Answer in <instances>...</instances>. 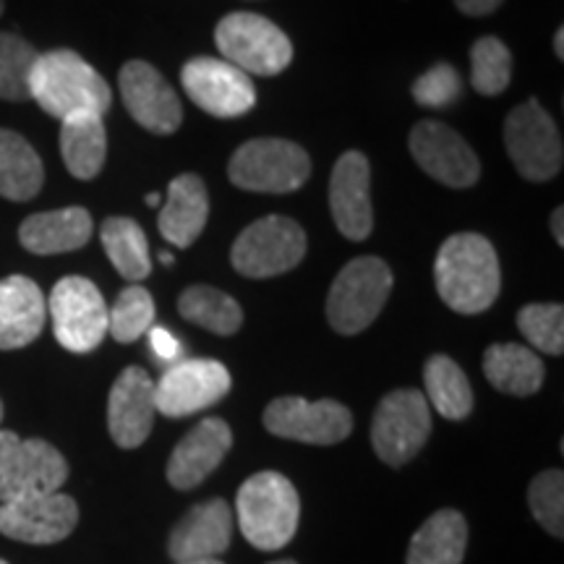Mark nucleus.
<instances>
[{"mask_svg": "<svg viewBox=\"0 0 564 564\" xmlns=\"http://www.w3.org/2000/svg\"><path fill=\"white\" fill-rule=\"evenodd\" d=\"M230 384V371L220 361L188 358L171 366L154 384V408L165 419H186L220 403Z\"/></svg>", "mask_w": 564, "mask_h": 564, "instance_id": "12", "label": "nucleus"}, {"mask_svg": "<svg viewBox=\"0 0 564 564\" xmlns=\"http://www.w3.org/2000/svg\"><path fill=\"white\" fill-rule=\"evenodd\" d=\"M528 507L539 525L556 539L564 535V476L562 470H544L528 486Z\"/></svg>", "mask_w": 564, "mask_h": 564, "instance_id": "36", "label": "nucleus"}, {"mask_svg": "<svg viewBox=\"0 0 564 564\" xmlns=\"http://www.w3.org/2000/svg\"><path fill=\"white\" fill-rule=\"evenodd\" d=\"M0 564H9V562H3V560H0Z\"/></svg>", "mask_w": 564, "mask_h": 564, "instance_id": "48", "label": "nucleus"}, {"mask_svg": "<svg viewBox=\"0 0 564 564\" xmlns=\"http://www.w3.org/2000/svg\"><path fill=\"white\" fill-rule=\"evenodd\" d=\"M147 204H150V207H160L162 196L160 194H147Z\"/></svg>", "mask_w": 564, "mask_h": 564, "instance_id": "42", "label": "nucleus"}, {"mask_svg": "<svg viewBox=\"0 0 564 564\" xmlns=\"http://www.w3.org/2000/svg\"><path fill=\"white\" fill-rule=\"evenodd\" d=\"M79 523V507L68 494H32L0 505V533L24 544H58Z\"/></svg>", "mask_w": 564, "mask_h": 564, "instance_id": "15", "label": "nucleus"}, {"mask_svg": "<svg viewBox=\"0 0 564 564\" xmlns=\"http://www.w3.org/2000/svg\"><path fill=\"white\" fill-rule=\"evenodd\" d=\"M160 262H162V264H173V253L162 251V253H160Z\"/></svg>", "mask_w": 564, "mask_h": 564, "instance_id": "44", "label": "nucleus"}, {"mask_svg": "<svg viewBox=\"0 0 564 564\" xmlns=\"http://www.w3.org/2000/svg\"><path fill=\"white\" fill-rule=\"evenodd\" d=\"M554 51H556V58L564 61V30L562 26L554 32Z\"/></svg>", "mask_w": 564, "mask_h": 564, "instance_id": "41", "label": "nucleus"}, {"mask_svg": "<svg viewBox=\"0 0 564 564\" xmlns=\"http://www.w3.org/2000/svg\"><path fill=\"white\" fill-rule=\"evenodd\" d=\"M562 223H564V209L556 207L554 215H552V232H554L556 243H560V246H564V225Z\"/></svg>", "mask_w": 564, "mask_h": 564, "instance_id": "40", "label": "nucleus"}, {"mask_svg": "<svg viewBox=\"0 0 564 564\" xmlns=\"http://www.w3.org/2000/svg\"><path fill=\"white\" fill-rule=\"evenodd\" d=\"M215 42L225 61L253 76H278L291 66L293 45L270 19L251 11H232L220 19Z\"/></svg>", "mask_w": 564, "mask_h": 564, "instance_id": "6", "label": "nucleus"}, {"mask_svg": "<svg viewBox=\"0 0 564 564\" xmlns=\"http://www.w3.org/2000/svg\"><path fill=\"white\" fill-rule=\"evenodd\" d=\"M228 175L243 192L291 194L308 181L312 160L288 139H251L232 152Z\"/></svg>", "mask_w": 564, "mask_h": 564, "instance_id": "5", "label": "nucleus"}, {"mask_svg": "<svg viewBox=\"0 0 564 564\" xmlns=\"http://www.w3.org/2000/svg\"><path fill=\"white\" fill-rule=\"evenodd\" d=\"M272 564H299L295 560H280V562H272Z\"/></svg>", "mask_w": 564, "mask_h": 564, "instance_id": "45", "label": "nucleus"}, {"mask_svg": "<svg viewBox=\"0 0 564 564\" xmlns=\"http://www.w3.org/2000/svg\"><path fill=\"white\" fill-rule=\"evenodd\" d=\"M61 154L68 173L91 181L108 158V131L100 116H76L61 121Z\"/></svg>", "mask_w": 564, "mask_h": 564, "instance_id": "28", "label": "nucleus"}, {"mask_svg": "<svg viewBox=\"0 0 564 564\" xmlns=\"http://www.w3.org/2000/svg\"><path fill=\"white\" fill-rule=\"evenodd\" d=\"M100 238L110 264L116 267L121 278L131 282H141L150 278V243H147L144 230H141L131 217H108V220L102 223Z\"/></svg>", "mask_w": 564, "mask_h": 564, "instance_id": "29", "label": "nucleus"}, {"mask_svg": "<svg viewBox=\"0 0 564 564\" xmlns=\"http://www.w3.org/2000/svg\"><path fill=\"white\" fill-rule=\"evenodd\" d=\"M505 147L525 181L544 183L562 171V139L554 118L539 100L518 105L505 121Z\"/></svg>", "mask_w": 564, "mask_h": 564, "instance_id": "10", "label": "nucleus"}, {"mask_svg": "<svg viewBox=\"0 0 564 564\" xmlns=\"http://www.w3.org/2000/svg\"><path fill=\"white\" fill-rule=\"evenodd\" d=\"M267 432L282 440L303 444H337L345 442L352 432V415L337 400H316L308 403L303 398H278L264 411Z\"/></svg>", "mask_w": 564, "mask_h": 564, "instance_id": "14", "label": "nucleus"}, {"mask_svg": "<svg viewBox=\"0 0 564 564\" xmlns=\"http://www.w3.org/2000/svg\"><path fill=\"white\" fill-rule=\"evenodd\" d=\"M154 415V382L139 366H129L110 387L108 398V432L112 442L123 449H137L152 434Z\"/></svg>", "mask_w": 564, "mask_h": 564, "instance_id": "18", "label": "nucleus"}, {"mask_svg": "<svg viewBox=\"0 0 564 564\" xmlns=\"http://www.w3.org/2000/svg\"><path fill=\"white\" fill-rule=\"evenodd\" d=\"M455 6L465 17H489L502 6V0H455Z\"/></svg>", "mask_w": 564, "mask_h": 564, "instance_id": "39", "label": "nucleus"}, {"mask_svg": "<svg viewBox=\"0 0 564 564\" xmlns=\"http://www.w3.org/2000/svg\"><path fill=\"white\" fill-rule=\"evenodd\" d=\"M45 183L40 154L21 133L0 129V196L11 202H30Z\"/></svg>", "mask_w": 564, "mask_h": 564, "instance_id": "27", "label": "nucleus"}, {"mask_svg": "<svg viewBox=\"0 0 564 564\" xmlns=\"http://www.w3.org/2000/svg\"><path fill=\"white\" fill-rule=\"evenodd\" d=\"M91 238V215L84 207L40 212L26 217L19 228V241L37 257L82 249Z\"/></svg>", "mask_w": 564, "mask_h": 564, "instance_id": "24", "label": "nucleus"}, {"mask_svg": "<svg viewBox=\"0 0 564 564\" xmlns=\"http://www.w3.org/2000/svg\"><path fill=\"white\" fill-rule=\"evenodd\" d=\"M306 257V232L291 217L270 215L251 223L232 243L230 259L243 278L264 280L291 272Z\"/></svg>", "mask_w": 564, "mask_h": 564, "instance_id": "8", "label": "nucleus"}, {"mask_svg": "<svg viewBox=\"0 0 564 564\" xmlns=\"http://www.w3.org/2000/svg\"><path fill=\"white\" fill-rule=\"evenodd\" d=\"M432 434V413L426 394L394 390L382 398L371 421L373 453L392 468L411 463Z\"/></svg>", "mask_w": 564, "mask_h": 564, "instance_id": "9", "label": "nucleus"}, {"mask_svg": "<svg viewBox=\"0 0 564 564\" xmlns=\"http://www.w3.org/2000/svg\"><path fill=\"white\" fill-rule=\"evenodd\" d=\"M209 217V194L199 175L183 173L167 186L160 209V232L175 249H188L202 236Z\"/></svg>", "mask_w": 564, "mask_h": 564, "instance_id": "23", "label": "nucleus"}, {"mask_svg": "<svg viewBox=\"0 0 564 564\" xmlns=\"http://www.w3.org/2000/svg\"><path fill=\"white\" fill-rule=\"evenodd\" d=\"M411 154L421 171L449 188H470L481 178V162L460 133L440 121H421L411 131Z\"/></svg>", "mask_w": 564, "mask_h": 564, "instance_id": "16", "label": "nucleus"}, {"mask_svg": "<svg viewBox=\"0 0 564 564\" xmlns=\"http://www.w3.org/2000/svg\"><path fill=\"white\" fill-rule=\"evenodd\" d=\"M232 510L225 499L196 505L175 523L167 552L175 562L220 560L232 539Z\"/></svg>", "mask_w": 564, "mask_h": 564, "instance_id": "20", "label": "nucleus"}, {"mask_svg": "<svg viewBox=\"0 0 564 564\" xmlns=\"http://www.w3.org/2000/svg\"><path fill=\"white\" fill-rule=\"evenodd\" d=\"M232 447V432L223 419H204L175 444L167 460V481L173 489H196L225 460Z\"/></svg>", "mask_w": 564, "mask_h": 564, "instance_id": "21", "label": "nucleus"}, {"mask_svg": "<svg viewBox=\"0 0 564 564\" xmlns=\"http://www.w3.org/2000/svg\"><path fill=\"white\" fill-rule=\"evenodd\" d=\"M236 514L243 539L253 549L278 552L293 541L301 520V497L291 478L262 470L246 478L236 497Z\"/></svg>", "mask_w": 564, "mask_h": 564, "instance_id": "3", "label": "nucleus"}, {"mask_svg": "<svg viewBox=\"0 0 564 564\" xmlns=\"http://www.w3.org/2000/svg\"><path fill=\"white\" fill-rule=\"evenodd\" d=\"M147 335H150V345H152L154 356L162 358V361H178L181 343L175 340V337L167 333L165 327H152Z\"/></svg>", "mask_w": 564, "mask_h": 564, "instance_id": "38", "label": "nucleus"}, {"mask_svg": "<svg viewBox=\"0 0 564 564\" xmlns=\"http://www.w3.org/2000/svg\"><path fill=\"white\" fill-rule=\"evenodd\" d=\"M181 84L196 108L215 118H241L257 105L251 76L223 58L188 61Z\"/></svg>", "mask_w": 564, "mask_h": 564, "instance_id": "13", "label": "nucleus"}, {"mask_svg": "<svg viewBox=\"0 0 564 564\" xmlns=\"http://www.w3.org/2000/svg\"><path fill=\"white\" fill-rule=\"evenodd\" d=\"M440 299L457 314H484L497 301L502 272L494 246L478 232H457L442 243L434 264Z\"/></svg>", "mask_w": 564, "mask_h": 564, "instance_id": "1", "label": "nucleus"}, {"mask_svg": "<svg viewBox=\"0 0 564 564\" xmlns=\"http://www.w3.org/2000/svg\"><path fill=\"white\" fill-rule=\"evenodd\" d=\"M178 564H223L220 560H194V562H178Z\"/></svg>", "mask_w": 564, "mask_h": 564, "instance_id": "43", "label": "nucleus"}, {"mask_svg": "<svg viewBox=\"0 0 564 564\" xmlns=\"http://www.w3.org/2000/svg\"><path fill=\"white\" fill-rule=\"evenodd\" d=\"M47 303L40 285L24 274L0 280V350H19L34 343L45 327Z\"/></svg>", "mask_w": 564, "mask_h": 564, "instance_id": "22", "label": "nucleus"}, {"mask_svg": "<svg viewBox=\"0 0 564 564\" xmlns=\"http://www.w3.org/2000/svg\"><path fill=\"white\" fill-rule=\"evenodd\" d=\"M518 329L535 350L549 356L564 352V308L560 303H531L518 314Z\"/></svg>", "mask_w": 564, "mask_h": 564, "instance_id": "35", "label": "nucleus"}, {"mask_svg": "<svg viewBox=\"0 0 564 564\" xmlns=\"http://www.w3.org/2000/svg\"><path fill=\"white\" fill-rule=\"evenodd\" d=\"M118 87H121L126 110L147 131L167 137V133H175L181 129L183 108L178 95H175V89L152 63H126L121 68V76H118Z\"/></svg>", "mask_w": 564, "mask_h": 564, "instance_id": "17", "label": "nucleus"}, {"mask_svg": "<svg viewBox=\"0 0 564 564\" xmlns=\"http://www.w3.org/2000/svg\"><path fill=\"white\" fill-rule=\"evenodd\" d=\"M68 481V463L51 442L21 440L0 429V505L53 494Z\"/></svg>", "mask_w": 564, "mask_h": 564, "instance_id": "7", "label": "nucleus"}, {"mask_svg": "<svg viewBox=\"0 0 564 564\" xmlns=\"http://www.w3.org/2000/svg\"><path fill=\"white\" fill-rule=\"evenodd\" d=\"M484 373L494 390L528 398L535 394L544 384V361L531 348L518 343L491 345L484 352Z\"/></svg>", "mask_w": 564, "mask_h": 564, "instance_id": "25", "label": "nucleus"}, {"mask_svg": "<svg viewBox=\"0 0 564 564\" xmlns=\"http://www.w3.org/2000/svg\"><path fill=\"white\" fill-rule=\"evenodd\" d=\"M423 384L436 413L449 421L468 419L474 411V390L468 377L449 356H432L423 366Z\"/></svg>", "mask_w": 564, "mask_h": 564, "instance_id": "30", "label": "nucleus"}, {"mask_svg": "<svg viewBox=\"0 0 564 564\" xmlns=\"http://www.w3.org/2000/svg\"><path fill=\"white\" fill-rule=\"evenodd\" d=\"M512 53L497 37H481L470 47V84L478 95L497 97L510 87Z\"/></svg>", "mask_w": 564, "mask_h": 564, "instance_id": "32", "label": "nucleus"}, {"mask_svg": "<svg viewBox=\"0 0 564 564\" xmlns=\"http://www.w3.org/2000/svg\"><path fill=\"white\" fill-rule=\"evenodd\" d=\"M0 421H3V403H0Z\"/></svg>", "mask_w": 564, "mask_h": 564, "instance_id": "46", "label": "nucleus"}, {"mask_svg": "<svg viewBox=\"0 0 564 564\" xmlns=\"http://www.w3.org/2000/svg\"><path fill=\"white\" fill-rule=\"evenodd\" d=\"M47 312L55 340L70 352H91L108 335V303L87 278H63L53 288Z\"/></svg>", "mask_w": 564, "mask_h": 564, "instance_id": "11", "label": "nucleus"}, {"mask_svg": "<svg viewBox=\"0 0 564 564\" xmlns=\"http://www.w3.org/2000/svg\"><path fill=\"white\" fill-rule=\"evenodd\" d=\"M371 167L364 152H345L335 162L329 181V209L337 230L350 241H366L373 230L371 212Z\"/></svg>", "mask_w": 564, "mask_h": 564, "instance_id": "19", "label": "nucleus"}, {"mask_svg": "<svg viewBox=\"0 0 564 564\" xmlns=\"http://www.w3.org/2000/svg\"><path fill=\"white\" fill-rule=\"evenodd\" d=\"M154 324V299L147 288L129 285L108 308V333L118 343H137Z\"/></svg>", "mask_w": 564, "mask_h": 564, "instance_id": "34", "label": "nucleus"}, {"mask_svg": "<svg viewBox=\"0 0 564 564\" xmlns=\"http://www.w3.org/2000/svg\"><path fill=\"white\" fill-rule=\"evenodd\" d=\"M37 55L24 37L0 32V100H30V76Z\"/></svg>", "mask_w": 564, "mask_h": 564, "instance_id": "33", "label": "nucleus"}, {"mask_svg": "<svg viewBox=\"0 0 564 564\" xmlns=\"http://www.w3.org/2000/svg\"><path fill=\"white\" fill-rule=\"evenodd\" d=\"M468 523L457 510H440L413 533L405 564H463Z\"/></svg>", "mask_w": 564, "mask_h": 564, "instance_id": "26", "label": "nucleus"}, {"mask_svg": "<svg viewBox=\"0 0 564 564\" xmlns=\"http://www.w3.org/2000/svg\"><path fill=\"white\" fill-rule=\"evenodd\" d=\"M463 95L460 74L449 63H436L413 84V100L421 108H447Z\"/></svg>", "mask_w": 564, "mask_h": 564, "instance_id": "37", "label": "nucleus"}, {"mask_svg": "<svg viewBox=\"0 0 564 564\" xmlns=\"http://www.w3.org/2000/svg\"><path fill=\"white\" fill-rule=\"evenodd\" d=\"M178 312L186 322L199 324V327L220 337L236 335L243 324V312L238 301L212 285L186 288L178 299Z\"/></svg>", "mask_w": 564, "mask_h": 564, "instance_id": "31", "label": "nucleus"}, {"mask_svg": "<svg viewBox=\"0 0 564 564\" xmlns=\"http://www.w3.org/2000/svg\"><path fill=\"white\" fill-rule=\"evenodd\" d=\"M30 100L40 105L47 116H105L112 95L108 82L74 51L40 53L30 76Z\"/></svg>", "mask_w": 564, "mask_h": 564, "instance_id": "2", "label": "nucleus"}, {"mask_svg": "<svg viewBox=\"0 0 564 564\" xmlns=\"http://www.w3.org/2000/svg\"><path fill=\"white\" fill-rule=\"evenodd\" d=\"M0 17H3V0H0Z\"/></svg>", "mask_w": 564, "mask_h": 564, "instance_id": "47", "label": "nucleus"}, {"mask_svg": "<svg viewBox=\"0 0 564 564\" xmlns=\"http://www.w3.org/2000/svg\"><path fill=\"white\" fill-rule=\"evenodd\" d=\"M392 293V270L379 257H358L337 274L327 295V319L335 333L358 335L382 314Z\"/></svg>", "mask_w": 564, "mask_h": 564, "instance_id": "4", "label": "nucleus"}]
</instances>
